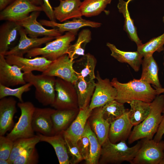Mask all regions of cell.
<instances>
[{"label":"cell","mask_w":164,"mask_h":164,"mask_svg":"<svg viewBox=\"0 0 164 164\" xmlns=\"http://www.w3.org/2000/svg\"><path fill=\"white\" fill-rule=\"evenodd\" d=\"M111 83L117 91L115 100L121 103L129 104L134 100L150 103L157 95L156 89H154L150 84L140 79H134L123 83L114 77Z\"/></svg>","instance_id":"cell-1"},{"label":"cell","mask_w":164,"mask_h":164,"mask_svg":"<svg viewBox=\"0 0 164 164\" xmlns=\"http://www.w3.org/2000/svg\"><path fill=\"white\" fill-rule=\"evenodd\" d=\"M150 110L148 116L141 123L134 126L128 138L130 144L140 139H153L162 121L164 107V95H159L150 103Z\"/></svg>","instance_id":"cell-2"},{"label":"cell","mask_w":164,"mask_h":164,"mask_svg":"<svg viewBox=\"0 0 164 164\" xmlns=\"http://www.w3.org/2000/svg\"><path fill=\"white\" fill-rule=\"evenodd\" d=\"M142 142L141 140L134 146L129 147L125 141L113 143L108 138L101 145L98 163L119 164L125 161L130 163L136 155Z\"/></svg>","instance_id":"cell-3"},{"label":"cell","mask_w":164,"mask_h":164,"mask_svg":"<svg viewBox=\"0 0 164 164\" xmlns=\"http://www.w3.org/2000/svg\"><path fill=\"white\" fill-rule=\"evenodd\" d=\"M24 78L26 83L34 86L35 97L39 103L44 106H51L54 103L56 97L55 77L30 72L24 73Z\"/></svg>","instance_id":"cell-4"},{"label":"cell","mask_w":164,"mask_h":164,"mask_svg":"<svg viewBox=\"0 0 164 164\" xmlns=\"http://www.w3.org/2000/svg\"><path fill=\"white\" fill-rule=\"evenodd\" d=\"M76 35L70 32L56 37L54 40L46 43L45 46L37 47L29 50L26 54L28 58L41 55L48 60L53 61L67 54L71 42L75 39Z\"/></svg>","instance_id":"cell-5"},{"label":"cell","mask_w":164,"mask_h":164,"mask_svg":"<svg viewBox=\"0 0 164 164\" xmlns=\"http://www.w3.org/2000/svg\"><path fill=\"white\" fill-rule=\"evenodd\" d=\"M17 105L20 110L21 115L18 122L6 136L13 142L19 138H29L35 135L32 127V121L36 107L29 101L20 102Z\"/></svg>","instance_id":"cell-6"},{"label":"cell","mask_w":164,"mask_h":164,"mask_svg":"<svg viewBox=\"0 0 164 164\" xmlns=\"http://www.w3.org/2000/svg\"><path fill=\"white\" fill-rule=\"evenodd\" d=\"M141 147L131 164H159L164 158V142L142 139Z\"/></svg>","instance_id":"cell-7"},{"label":"cell","mask_w":164,"mask_h":164,"mask_svg":"<svg viewBox=\"0 0 164 164\" xmlns=\"http://www.w3.org/2000/svg\"><path fill=\"white\" fill-rule=\"evenodd\" d=\"M55 90L56 98L52 107L59 110L77 109L78 99L74 84L57 77Z\"/></svg>","instance_id":"cell-8"},{"label":"cell","mask_w":164,"mask_h":164,"mask_svg":"<svg viewBox=\"0 0 164 164\" xmlns=\"http://www.w3.org/2000/svg\"><path fill=\"white\" fill-rule=\"evenodd\" d=\"M41 6L30 0H15L0 11V20L18 22L28 17L32 12L43 11Z\"/></svg>","instance_id":"cell-9"},{"label":"cell","mask_w":164,"mask_h":164,"mask_svg":"<svg viewBox=\"0 0 164 164\" xmlns=\"http://www.w3.org/2000/svg\"><path fill=\"white\" fill-rule=\"evenodd\" d=\"M72 60L67 54L52 61L47 69L42 74L57 77L74 84L78 78L74 70Z\"/></svg>","instance_id":"cell-10"},{"label":"cell","mask_w":164,"mask_h":164,"mask_svg":"<svg viewBox=\"0 0 164 164\" xmlns=\"http://www.w3.org/2000/svg\"><path fill=\"white\" fill-rule=\"evenodd\" d=\"M96 78L97 82L89 105V108L92 110L102 107L107 102L115 100L117 95L116 90L108 79H102L98 71Z\"/></svg>","instance_id":"cell-11"},{"label":"cell","mask_w":164,"mask_h":164,"mask_svg":"<svg viewBox=\"0 0 164 164\" xmlns=\"http://www.w3.org/2000/svg\"><path fill=\"white\" fill-rule=\"evenodd\" d=\"M40 12H32L27 17L16 22L24 29L30 37L38 38L42 36L56 37L61 35L62 34L57 29H46L37 21Z\"/></svg>","instance_id":"cell-12"},{"label":"cell","mask_w":164,"mask_h":164,"mask_svg":"<svg viewBox=\"0 0 164 164\" xmlns=\"http://www.w3.org/2000/svg\"><path fill=\"white\" fill-rule=\"evenodd\" d=\"M20 36L18 44L9 50L5 56L12 55L23 57L29 50L55 39L56 37L46 36L42 38L29 37L24 29L21 27L19 30Z\"/></svg>","instance_id":"cell-13"},{"label":"cell","mask_w":164,"mask_h":164,"mask_svg":"<svg viewBox=\"0 0 164 164\" xmlns=\"http://www.w3.org/2000/svg\"><path fill=\"white\" fill-rule=\"evenodd\" d=\"M5 57L8 63L21 68L22 70L24 73L32 72L34 71L43 73L47 69L52 61L42 56H36L31 59L9 55L5 56Z\"/></svg>","instance_id":"cell-14"},{"label":"cell","mask_w":164,"mask_h":164,"mask_svg":"<svg viewBox=\"0 0 164 164\" xmlns=\"http://www.w3.org/2000/svg\"><path fill=\"white\" fill-rule=\"evenodd\" d=\"M24 74L21 68L9 64L5 56L0 54V84L9 87L24 84Z\"/></svg>","instance_id":"cell-15"},{"label":"cell","mask_w":164,"mask_h":164,"mask_svg":"<svg viewBox=\"0 0 164 164\" xmlns=\"http://www.w3.org/2000/svg\"><path fill=\"white\" fill-rule=\"evenodd\" d=\"M55 109L36 107L32 118V125L34 132L46 136L55 134L51 118Z\"/></svg>","instance_id":"cell-16"},{"label":"cell","mask_w":164,"mask_h":164,"mask_svg":"<svg viewBox=\"0 0 164 164\" xmlns=\"http://www.w3.org/2000/svg\"><path fill=\"white\" fill-rule=\"evenodd\" d=\"M39 22L43 26L57 29L61 34L66 32H70L76 35L79 29L82 27L88 26L97 28L101 25V23L86 20L81 17L73 18L72 20L66 21L62 23L45 19H41Z\"/></svg>","instance_id":"cell-17"},{"label":"cell","mask_w":164,"mask_h":164,"mask_svg":"<svg viewBox=\"0 0 164 164\" xmlns=\"http://www.w3.org/2000/svg\"><path fill=\"white\" fill-rule=\"evenodd\" d=\"M92 110L89 108V105L80 109L75 119L70 126L62 132L64 138L73 144L77 145V142L84 132L87 120L91 115Z\"/></svg>","instance_id":"cell-18"},{"label":"cell","mask_w":164,"mask_h":164,"mask_svg":"<svg viewBox=\"0 0 164 164\" xmlns=\"http://www.w3.org/2000/svg\"><path fill=\"white\" fill-rule=\"evenodd\" d=\"M17 101L13 97L0 100V135H4L14 126L13 118L17 112Z\"/></svg>","instance_id":"cell-19"},{"label":"cell","mask_w":164,"mask_h":164,"mask_svg":"<svg viewBox=\"0 0 164 164\" xmlns=\"http://www.w3.org/2000/svg\"><path fill=\"white\" fill-rule=\"evenodd\" d=\"M128 110L127 109L121 116L110 124L108 138L112 143L125 141L131 134L133 126L128 117Z\"/></svg>","instance_id":"cell-20"},{"label":"cell","mask_w":164,"mask_h":164,"mask_svg":"<svg viewBox=\"0 0 164 164\" xmlns=\"http://www.w3.org/2000/svg\"><path fill=\"white\" fill-rule=\"evenodd\" d=\"M59 5L53 8L56 20L63 22L82 16L80 10L81 0H60Z\"/></svg>","instance_id":"cell-21"},{"label":"cell","mask_w":164,"mask_h":164,"mask_svg":"<svg viewBox=\"0 0 164 164\" xmlns=\"http://www.w3.org/2000/svg\"><path fill=\"white\" fill-rule=\"evenodd\" d=\"M40 142H47L53 147L60 164H69L70 159L63 132L52 136H46L37 133Z\"/></svg>","instance_id":"cell-22"},{"label":"cell","mask_w":164,"mask_h":164,"mask_svg":"<svg viewBox=\"0 0 164 164\" xmlns=\"http://www.w3.org/2000/svg\"><path fill=\"white\" fill-rule=\"evenodd\" d=\"M102 107H97L93 109L89 122L91 129L96 135L101 145L108 138L110 125L103 117Z\"/></svg>","instance_id":"cell-23"},{"label":"cell","mask_w":164,"mask_h":164,"mask_svg":"<svg viewBox=\"0 0 164 164\" xmlns=\"http://www.w3.org/2000/svg\"><path fill=\"white\" fill-rule=\"evenodd\" d=\"M106 46L111 52V56L118 61L128 64L135 72L139 70L143 57L137 50L134 52L122 51L110 43H107Z\"/></svg>","instance_id":"cell-24"},{"label":"cell","mask_w":164,"mask_h":164,"mask_svg":"<svg viewBox=\"0 0 164 164\" xmlns=\"http://www.w3.org/2000/svg\"><path fill=\"white\" fill-rule=\"evenodd\" d=\"M16 22L6 21L0 27V54L5 56L9 46L16 39L21 27Z\"/></svg>","instance_id":"cell-25"},{"label":"cell","mask_w":164,"mask_h":164,"mask_svg":"<svg viewBox=\"0 0 164 164\" xmlns=\"http://www.w3.org/2000/svg\"><path fill=\"white\" fill-rule=\"evenodd\" d=\"M143 57L141 64L142 71L140 79L153 85L155 89L162 88L159 78L158 65L153 55Z\"/></svg>","instance_id":"cell-26"},{"label":"cell","mask_w":164,"mask_h":164,"mask_svg":"<svg viewBox=\"0 0 164 164\" xmlns=\"http://www.w3.org/2000/svg\"><path fill=\"white\" fill-rule=\"evenodd\" d=\"M95 84L94 80L86 81L80 77H78L75 82L74 85L77 95L79 109L89 105L94 91Z\"/></svg>","instance_id":"cell-27"},{"label":"cell","mask_w":164,"mask_h":164,"mask_svg":"<svg viewBox=\"0 0 164 164\" xmlns=\"http://www.w3.org/2000/svg\"><path fill=\"white\" fill-rule=\"evenodd\" d=\"M132 0H118L117 7L119 12L122 14L125 19L123 29L127 33L129 38L134 42L137 47L142 45V41L138 36L136 27L135 26L134 20L131 17L128 9V5Z\"/></svg>","instance_id":"cell-28"},{"label":"cell","mask_w":164,"mask_h":164,"mask_svg":"<svg viewBox=\"0 0 164 164\" xmlns=\"http://www.w3.org/2000/svg\"><path fill=\"white\" fill-rule=\"evenodd\" d=\"M76 65L77 71H76L78 77H80L86 81H89L96 78L94 69L97 63L95 57L90 53L83 56L76 61Z\"/></svg>","instance_id":"cell-29"},{"label":"cell","mask_w":164,"mask_h":164,"mask_svg":"<svg viewBox=\"0 0 164 164\" xmlns=\"http://www.w3.org/2000/svg\"><path fill=\"white\" fill-rule=\"evenodd\" d=\"M150 103L134 100L129 104L131 108L128 111V115L133 126L139 124L148 116L150 111Z\"/></svg>","instance_id":"cell-30"},{"label":"cell","mask_w":164,"mask_h":164,"mask_svg":"<svg viewBox=\"0 0 164 164\" xmlns=\"http://www.w3.org/2000/svg\"><path fill=\"white\" fill-rule=\"evenodd\" d=\"M77 111V109L55 110L51 115L55 134L66 129L75 116Z\"/></svg>","instance_id":"cell-31"},{"label":"cell","mask_w":164,"mask_h":164,"mask_svg":"<svg viewBox=\"0 0 164 164\" xmlns=\"http://www.w3.org/2000/svg\"><path fill=\"white\" fill-rule=\"evenodd\" d=\"M82 136L87 137L90 142V154L88 159L85 161L86 163H98L101 145L100 144L96 135L91 129L89 122H87Z\"/></svg>","instance_id":"cell-32"},{"label":"cell","mask_w":164,"mask_h":164,"mask_svg":"<svg viewBox=\"0 0 164 164\" xmlns=\"http://www.w3.org/2000/svg\"><path fill=\"white\" fill-rule=\"evenodd\" d=\"M91 40V33L88 29H84L79 33L75 43L70 45L67 54L70 58L74 60L79 56L85 55V48L86 45Z\"/></svg>","instance_id":"cell-33"},{"label":"cell","mask_w":164,"mask_h":164,"mask_svg":"<svg viewBox=\"0 0 164 164\" xmlns=\"http://www.w3.org/2000/svg\"><path fill=\"white\" fill-rule=\"evenodd\" d=\"M112 0H84L80 7L82 16L90 17L97 15L105 10Z\"/></svg>","instance_id":"cell-34"},{"label":"cell","mask_w":164,"mask_h":164,"mask_svg":"<svg viewBox=\"0 0 164 164\" xmlns=\"http://www.w3.org/2000/svg\"><path fill=\"white\" fill-rule=\"evenodd\" d=\"M127 110L124 104L114 100L107 102L102 107V113L103 118L111 124L121 116Z\"/></svg>","instance_id":"cell-35"},{"label":"cell","mask_w":164,"mask_h":164,"mask_svg":"<svg viewBox=\"0 0 164 164\" xmlns=\"http://www.w3.org/2000/svg\"><path fill=\"white\" fill-rule=\"evenodd\" d=\"M40 142L39 137L37 135L29 138H22L18 139L13 142L12 150L9 159L12 164L14 160L24 151L35 147Z\"/></svg>","instance_id":"cell-36"},{"label":"cell","mask_w":164,"mask_h":164,"mask_svg":"<svg viewBox=\"0 0 164 164\" xmlns=\"http://www.w3.org/2000/svg\"><path fill=\"white\" fill-rule=\"evenodd\" d=\"M164 33L152 38L145 44L137 47V50L143 57L153 55L155 51L159 53L164 50Z\"/></svg>","instance_id":"cell-37"},{"label":"cell","mask_w":164,"mask_h":164,"mask_svg":"<svg viewBox=\"0 0 164 164\" xmlns=\"http://www.w3.org/2000/svg\"><path fill=\"white\" fill-rule=\"evenodd\" d=\"M32 86L31 83H27L19 87L13 89L0 84V99L7 96H14L20 102H23L22 94L29 91Z\"/></svg>","instance_id":"cell-38"},{"label":"cell","mask_w":164,"mask_h":164,"mask_svg":"<svg viewBox=\"0 0 164 164\" xmlns=\"http://www.w3.org/2000/svg\"><path fill=\"white\" fill-rule=\"evenodd\" d=\"M39 155L35 147L21 153L13 161V164H36L39 162Z\"/></svg>","instance_id":"cell-39"},{"label":"cell","mask_w":164,"mask_h":164,"mask_svg":"<svg viewBox=\"0 0 164 164\" xmlns=\"http://www.w3.org/2000/svg\"><path fill=\"white\" fill-rule=\"evenodd\" d=\"M14 142L4 135H0V159H9Z\"/></svg>","instance_id":"cell-40"},{"label":"cell","mask_w":164,"mask_h":164,"mask_svg":"<svg viewBox=\"0 0 164 164\" xmlns=\"http://www.w3.org/2000/svg\"><path fill=\"white\" fill-rule=\"evenodd\" d=\"M64 139L68 154H69L71 157L70 159V163H77L84 160L77 145L73 144L70 141L65 138Z\"/></svg>","instance_id":"cell-41"},{"label":"cell","mask_w":164,"mask_h":164,"mask_svg":"<svg viewBox=\"0 0 164 164\" xmlns=\"http://www.w3.org/2000/svg\"><path fill=\"white\" fill-rule=\"evenodd\" d=\"M77 144L81 155L86 161L88 158L90 152V142L88 138L81 136L78 140Z\"/></svg>","instance_id":"cell-42"},{"label":"cell","mask_w":164,"mask_h":164,"mask_svg":"<svg viewBox=\"0 0 164 164\" xmlns=\"http://www.w3.org/2000/svg\"><path fill=\"white\" fill-rule=\"evenodd\" d=\"M43 2V5L41 6L44 12L50 20L56 22L55 18L53 9L49 0H42Z\"/></svg>","instance_id":"cell-43"},{"label":"cell","mask_w":164,"mask_h":164,"mask_svg":"<svg viewBox=\"0 0 164 164\" xmlns=\"http://www.w3.org/2000/svg\"><path fill=\"white\" fill-rule=\"evenodd\" d=\"M162 114L163 118L162 121L153 139V140L156 142H159L161 141L164 134V107L162 111Z\"/></svg>","instance_id":"cell-44"},{"label":"cell","mask_w":164,"mask_h":164,"mask_svg":"<svg viewBox=\"0 0 164 164\" xmlns=\"http://www.w3.org/2000/svg\"><path fill=\"white\" fill-rule=\"evenodd\" d=\"M15 0H0V11H1Z\"/></svg>","instance_id":"cell-45"},{"label":"cell","mask_w":164,"mask_h":164,"mask_svg":"<svg viewBox=\"0 0 164 164\" xmlns=\"http://www.w3.org/2000/svg\"><path fill=\"white\" fill-rule=\"evenodd\" d=\"M31 2L35 5H38L41 6L43 3V2L42 0H30Z\"/></svg>","instance_id":"cell-46"},{"label":"cell","mask_w":164,"mask_h":164,"mask_svg":"<svg viewBox=\"0 0 164 164\" xmlns=\"http://www.w3.org/2000/svg\"><path fill=\"white\" fill-rule=\"evenodd\" d=\"M0 164H12L9 159H0Z\"/></svg>","instance_id":"cell-47"},{"label":"cell","mask_w":164,"mask_h":164,"mask_svg":"<svg viewBox=\"0 0 164 164\" xmlns=\"http://www.w3.org/2000/svg\"><path fill=\"white\" fill-rule=\"evenodd\" d=\"M157 95H159L164 92V88H161L155 89Z\"/></svg>","instance_id":"cell-48"},{"label":"cell","mask_w":164,"mask_h":164,"mask_svg":"<svg viewBox=\"0 0 164 164\" xmlns=\"http://www.w3.org/2000/svg\"><path fill=\"white\" fill-rule=\"evenodd\" d=\"M163 65L164 67V50L163 51Z\"/></svg>","instance_id":"cell-49"},{"label":"cell","mask_w":164,"mask_h":164,"mask_svg":"<svg viewBox=\"0 0 164 164\" xmlns=\"http://www.w3.org/2000/svg\"><path fill=\"white\" fill-rule=\"evenodd\" d=\"M162 21L164 23V16H163L162 17Z\"/></svg>","instance_id":"cell-50"},{"label":"cell","mask_w":164,"mask_h":164,"mask_svg":"<svg viewBox=\"0 0 164 164\" xmlns=\"http://www.w3.org/2000/svg\"></svg>","instance_id":"cell-51"},{"label":"cell","mask_w":164,"mask_h":164,"mask_svg":"<svg viewBox=\"0 0 164 164\" xmlns=\"http://www.w3.org/2000/svg\"></svg>","instance_id":"cell-52"}]
</instances>
